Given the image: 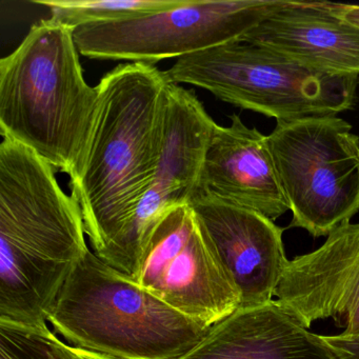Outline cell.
Here are the masks:
<instances>
[{
	"label": "cell",
	"instance_id": "obj_1",
	"mask_svg": "<svg viewBox=\"0 0 359 359\" xmlns=\"http://www.w3.org/2000/svg\"><path fill=\"white\" fill-rule=\"evenodd\" d=\"M171 81L153 65L123 64L97 85L98 109L85 157L70 178L90 249L125 273L136 210L154 178Z\"/></svg>",
	"mask_w": 359,
	"mask_h": 359
},
{
	"label": "cell",
	"instance_id": "obj_2",
	"mask_svg": "<svg viewBox=\"0 0 359 359\" xmlns=\"http://www.w3.org/2000/svg\"><path fill=\"white\" fill-rule=\"evenodd\" d=\"M90 249L76 199L55 170L10 138L0 144V323L41 329Z\"/></svg>",
	"mask_w": 359,
	"mask_h": 359
},
{
	"label": "cell",
	"instance_id": "obj_3",
	"mask_svg": "<svg viewBox=\"0 0 359 359\" xmlns=\"http://www.w3.org/2000/svg\"><path fill=\"white\" fill-rule=\"evenodd\" d=\"M79 54L74 31L49 18L0 60V134L70 178L85 157L100 98Z\"/></svg>",
	"mask_w": 359,
	"mask_h": 359
},
{
	"label": "cell",
	"instance_id": "obj_4",
	"mask_svg": "<svg viewBox=\"0 0 359 359\" xmlns=\"http://www.w3.org/2000/svg\"><path fill=\"white\" fill-rule=\"evenodd\" d=\"M48 323L69 346L117 359H176L210 329L138 287L91 249L71 272Z\"/></svg>",
	"mask_w": 359,
	"mask_h": 359
},
{
	"label": "cell",
	"instance_id": "obj_5",
	"mask_svg": "<svg viewBox=\"0 0 359 359\" xmlns=\"http://www.w3.org/2000/svg\"><path fill=\"white\" fill-rule=\"evenodd\" d=\"M165 72L174 85L201 88L222 102L277 123L351 110L359 83V75L323 72L241 41L178 58Z\"/></svg>",
	"mask_w": 359,
	"mask_h": 359
},
{
	"label": "cell",
	"instance_id": "obj_6",
	"mask_svg": "<svg viewBox=\"0 0 359 359\" xmlns=\"http://www.w3.org/2000/svg\"><path fill=\"white\" fill-rule=\"evenodd\" d=\"M269 148L290 211V228L327 236L359 211V137L336 115L279 121Z\"/></svg>",
	"mask_w": 359,
	"mask_h": 359
},
{
	"label": "cell",
	"instance_id": "obj_7",
	"mask_svg": "<svg viewBox=\"0 0 359 359\" xmlns=\"http://www.w3.org/2000/svg\"><path fill=\"white\" fill-rule=\"evenodd\" d=\"M285 0H188L186 5L123 22L74 30L81 55L153 65L241 41Z\"/></svg>",
	"mask_w": 359,
	"mask_h": 359
},
{
	"label": "cell",
	"instance_id": "obj_8",
	"mask_svg": "<svg viewBox=\"0 0 359 359\" xmlns=\"http://www.w3.org/2000/svg\"><path fill=\"white\" fill-rule=\"evenodd\" d=\"M131 280L209 327L241 306L234 280L190 205L174 208L157 222Z\"/></svg>",
	"mask_w": 359,
	"mask_h": 359
},
{
	"label": "cell",
	"instance_id": "obj_9",
	"mask_svg": "<svg viewBox=\"0 0 359 359\" xmlns=\"http://www.w3.org/2000/svg\"><path fill=\"white\" fill-rule=\"evenodd\" d=\"M215 125L192 91L174 83L168 87L156 172L136 210L126 245L123 274L130 279L137 274L144 245L157 222L198 196Z\"/></svg>",
	"mask_w": 359,
	"mask_h": 359
},
{
	"label": "cell",
	"instance_id": "obj_10",
	"mask_svg": "<svg viewBox=\"0 0 359 359\" xmlns=\"http://www.w3.org/2000/svg\"><path fill=\"white\" fill-rule=\"evenodd\" d=\"M275 298L306 329L332 318L342 337L359 338V224L338 226L318 249L289 260Z\"/></svg>",
	"mask_w": 359,
	"mask_h": 359
},
{
	"label": "cell",
	"instance_id": "obj_11",
	"mask_svg": "<svg viewBox=\"0 0 359 359\" xmlns=\"http://www.w3.org/2000/svg\"><path fill=\"white\" fill-rule=\"evenodd\" d=\"M241 296V308L274 300L287 259L270 218L199 192L190 203Z\"/></svg>",
	"mask_w": 359,
	"mask_h": 359
},
{
	"label": "cell",
	"instance_id": "obj_12",
	"mask_svg": "<svg viewBox=\"0 0 359 359\" xmlns=\"http://www.w3.org/2000/svg\"><path fill=\"white\" fill-rule=\"evenodd\" d=\"M216 123L205 153L201 192L253 210L275 222L290 211L269 148L268 136L233 114Z\"/></svg>",
	"mask_w": 359,
	"mask_h": 359
},
{
	"label": "cell",
	"instance_id": "obj_13",
	"mask_svg": "<svg viewBox=\"0 0 359 359\" xmlns=\"http://www.w3.org/2000/svg\"><path fill=\"white\" fill-rule=\"evenodd\" d=\"M339 4L285 0L241 39L306 67L359 75V28L344 20Z\"/></svg>",
	"mask_w": 359,
	"mask_h": 359
},
{
	"label": "cell",
	"instance_id": "obj_14",
	"mask_svg": "<svg viewBox=\"0 0 359 359\" xmlns=\"http://www.w3.org/2000/svg\"><path fill=\"white\" fill-rule=\"evenodd\" d=\"M176 359H337L275 300L239 308Z\"/></svg>",
	"mask_w": 359,
	"mask_h": 359
},
{
	"label": "cell",
	"instance_id": "obj_15",
	"mask_svg": "<svg viewBox=\"0 0 359 359\" xmlns=\"http://www.w3.org/2000/svg\"><path fill=\"white\" fill-rule=\"evenodd\" d=\"M51 18L71 30L89 25L123 22L182 7L188 0H34Z\"/></svg>",
	"mask_w": 359,
	"mask_h": 359
},
{
	"label": "cell",
	"instance_id": "obj_16",
	"mask_svg": "<svg viewBox=\"0 0 359 359\" xmlns=\"http://www.w3.org/2000/svg\"><path fill=\"white\" fill-rule=\"evenodd\" d=\"M0 359H46L41 340L32 330L0 323Z\"/></svg>",
	"mask_w": 359,
	"mask_h": 359
},
{
	"label": "cell",
	"instance_id": "obj_17",
	"mask_svg": "<svg viewBox=\"0 0 359 359\" xmlns=\"http://www.w3.org/2000/svg\"><path fill=\"white\" fill-rule=\"evenodd\" d=\"M41 340L46 359H117L95 352L74 348L60 339L49 325L41 329L32 330Z\"/></svg>",
	"mask_w": 359,
	"mask_h": 359
},
{
	"label": "cell",
	"instance_id": "obj_18",
	"mask_svg": "<svg viewBox=\"0 0 359 359\" xmlns=\"http://www.w3.org/2000/svg\"><path fill=\"white\" fill-rule=\"evenodd\" d=\"M323 341L337 359H359V338L341 335H320Z\"/></svg>",
	"mask_w": 359,
	"mask_h": 359
},
{
	"label": "cell",
	"instance_id": "obj_19",
	"mask_svg": "<svg viewBox=\"0 0 359 359\" xmlns=\"http://www.w3.org/2000/svg\"><path fill=\"white\" fill-rule=\"evenodd\" d=\"M339 13L344 20L359 28V6L340 5Z\"/></svg>",
	"mask_w": 359,
	"mask_h": 359
}]
</instances>
